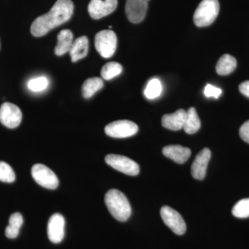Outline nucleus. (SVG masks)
I'll return each mask as SVG.
<instances>
[{
  "label": "nucleus",
  "instance_id": "f257e3e1",
  "mask_svg": "<svg viewBox=\"0 0 249 249\" xmlns=\"http://www.w3.org/2000/svg\"><path fill=\"white\" fill-rule=\"evenodd\" d=\"M73 9L71 0H58L47 14L34 20L31 24V34L35 37L46 35L54 28L67 22L73 15Z\"/></svg>",
  "mask_w": 249,
  "mask_h": 249
},
{
  "label": "nucleus",
  "instance_id": "f03ea898",
  "mask_svg": "<svg viewBox=\"0 0 249 249\" xmlns=\"http://www.w3.org/2000/svg\"><path fill=\"white\" fill-rule=\"evenodd\" d=\"M105 202L108 211L118 221L125 222L132 214L128 199L124 193L116 189H111L106 193Z\"/></svg>",
  "mask_w": 249,
  "mask_h": 249
},
{
  "label": "nucleus",
  "instance_id": "7ed1b4c3",
  "mask_svg": "<svg viewBox=\"0 0 249 249\" xmlns=\"http://www.w3.org/2000/svg\"><path fill=\"white\" fill-rule=\"evenodd\" d=\"M219 12L218 0H202L193 16L195 24L199 27H208L214 22Z\"/></svg>",
  "mask_w": 249,
  "mask_h": 249
},
{
  "label": "nucleus",
  "instance_id": "20e7f679",
  "mask_svg": "<svg viewBox=\"0 0 249 249\" xmlns=\"http://www.w3.org/2000/svg\"><path fill=\"white\" fill-rule=\"evenodd\" d=\"M95 47L101 56L109 58L115 53L117 47V37L111 30L100 31L95 36Z\"/></svg>",
  "mask_w": 249,
  "mask_h": 249
},
{
  "label": "nucleus",
  "instance_id": "39448f33",
  "mask_svg": "<svg viewBox=\"0 0 249 249\" xmlns=\"http://www.w3.org/2000/svg\"><path fill=\"white\" fill-rule=\"evenodd\" d=\"M31 175L37 184L47 189H55L58 186L56 175L45 165L40 163L34 165L31 168Z\"/></svg>",
  "mask_w": 249,
  "mask_h": 249
},
{
  "label": "nucleus",
  "instance_id": "423d86ee",
  "mask_svg": "<svg viewBox=\"0 0 249 249\" xmlns=\"http://www.w3.org/2000/svg\"><path fill=\"white\" fill-rule=\"evenodd\" d=\"M138 130L137 124L128 120L114 121L108 124L105 128V132L107 136L119 139L132 137L137 133Z\"/></svg>",
  "mask_w": 249,
  "mask_h": 249
},
{
  "label": "nucleus",
  "instance_id": "0eeeda50",
  "mask_svg": "<svg viewBox=\"0 0 249 249\" xmlns=\"http://www.w3.org/2000/svg\"><path fill=\"white\" fill-rule=\"evenodd\" d=\"M106 162L114 169L130 176H136L140 171L139 165L124 156L108 155L106 157Z\"/></svg>",
  "mask_w": 249,
  "mask_h": 249
},
{
  "label": "nucleus",
  "instance_id": "6e6552de",
  "mask_svg": "<svg viewBox=\"0 0 249 249\" xmlns=\"http://www.w3.org/2000/svg\"><path fill=\"white\" fill-rule=\"evenodd\" d=\"M160 217L167 227L175 234L183 235L186 231V224L181 214L169 206H165L160 211Z\"/></svg>",
  "mask_w": 249,
  "mask_h": 249
},
{
  "label": "nucleus",
  "instance_id": "1a4fd4ad",
  "mask_svg": "<svg viewBox=\"0 0 249 249\" xmlns=\"http://www.w3.org/2000/svg\"><path fill=\"white\" fill-rule=\"evenodd\" d=\"M22 114L20 109L11 103H4L0 107V122L5 127L16 128L21 124Z\"/></svg>",
  "mask_w": 249,
  "mask_h": 249
},
{
  "label": "nucleus",
  "instance_id": "9d476101",
  "mask_svg": "<svg viewBox=\"0 0 249 249\" xmlns=\"http://www.w3.org/2000/svg\"><path fill=\"white\" fill-rule=\"evenodd\" d=\"M117 4L118 0H91L88 12L93 19H101L114 12Z\"/></svg>",
  "mask_w": 249,
  "mask_h": 249
},
{
  "label": "nucleus",
  "instance_id": "9b49d317",
  "mask_svg": "<svg viewBox=\"0 0 249 249\" xmlns=\"http://www.w3.org/2000/svg\"><path fill=\"white\" fill-rule=\"evenodd\" d=\"M65 219L62 214L55 213L50 217L47 226V234L51 242L54 244L62 242L65 237Z\"/></svg>",
  "mask_w": 249,
  "mask_h": 249
},
{
  "label": "nucleus",
  "instance_id": "f8f14e48",
  "mask_svg": "<svg viewBox=\"0 0 249 249\" xmlns=\"http://www.w3.org/2000/svg\"><path fill=\"white\" fill-rule=\"evenodd\" d=\"M147 0H127L126 16L131 22L137 24L143 20L147 13Z\"/></svg>",
  "mask_w": 249,
  "mask_h": 249
},
{
  "label": "nucleus",
  "instance_id": "ddd939ff",
  "mask_svg": "<svg viewBox=\"0 0 249 249\" xmlns=\"http://www.w3.org/2000/svg\"><path fill=\"white\" fill-rule=\"evenodd\" d=\"M211 157V152L209 148H204L197 155L192 164V176L197 180L204 179L206 175L208 164Z\"/></svg>",
  "mask_w": 249,
  "mask_h": 249
},
{
  "label": "nucleus",
  "instance_id": "4468645a",
  "mask_svg": "<svg viewBox=\"0 0 249 249\" xmlns=\"http://www.w3.org/2000/svg\"><path fill=\"white\" fill-rule=\"evenodd\" d=\"M187 111L180 109L173 114H165L162 118V125L170 130H179L182 129L186 121Z\"/></svg>",
  "mask_w": 249,
  "mask_h": 249
},
{
  "label": "nucleus",
  "instance_id": "2eb2a0df",
  "mask_svg": "<svg viewBox=\"0 0 249 249\" xmlns=\"http://www.w3.org/2000/svg\"><path fill=\"white\" fill-rule=\"evenodd\" d=\"M163 154L165 157L173 160L176 163L182 164L190 158L191 151L188 147L179 145H172L163 147Z\"/></svg>",
  "mask_w": 249,
  "mask_h": 249
},
{
  "label": "nucleus",
  "instance_id": "dca6fc26",
  "mask_svg": "<svg viewBox=\"0 0 249 249\" xmlns=\"http://www.w3.org/2000/svg\"><path fill=\"white\" fill-rule=\"evenodd\" d=\"M88 48H89V41L86 36L77 38L70 49V53L71 56L72 62H75L85 58L88 53Z\"/></svg>",
  "mask_w": 249,
  "mask_h": 249
},
{
  "label": "nucleus",
  "instance_id": "f3484780",
  "mask_svg": "<svg viewBox=\"0 0 249 249\" xmlns=\"http://www.w3.org/2000/svg\"><path fill=\"white\" fill-rule=\"evenodd\" d=\"M73 34L69 29H65L59 33L58 44L55 48V53L58 56L70 52L73 45Z\"/></svg>",
  "mask_w": 249,
  "mask_h": 249
},
{
  "label": "nucleus",
  "instance_id": "a211bd4d",
  "mask_svg": "<svg viewBox=\"0 0 249 249\" xmlns=\"http://www.w3.org/2000/svg\"><path fill=\"white\" fill-rule=\"evenodd\" d=\"M237 67V60L229 54H224L218 60L216 65V71L220 76L230 74Z\"/></svg>",
  "mask_w": 249,
  "mask_h": 249
},
{
  "label": "nucleus",
  "instance_id": "6ab92c4d",
  "mask_svg": "<svg viewBox=\"0 0 249 249\" xmlns=\"http://www.w3.org/2000/svg\"><path fill=\"white\" fill-rule=\"evenodd\" d=\"M201 127V121L197 115L196 108L191 107L187 111L186 121L183 129L187 134H193L198 132Z\"/></svg>",
  "mask_w": 249,
  "mask_h": 249
},
{
  "label": "nucleus",
  "instance_id": "aec40b11",
  "mask_svg": "<svg viewBox=\"0 0 249 249\" xmlns=\"http://www.w3.org/2000/svg\"><path fill=\"white\" fill-rule=\"evenodd\" d=\"M9 226L5 230L6 237L9 239H15L19 235V229L23 224L22 214L19 213H15L9 218Z\"/></svg>",
  "mask_w": 249,
  "mask_h": 249
},
{
  "label": "nucleus",
  "instance_id": "412c9836",
  "mask_svg": "<svg viewBox=\"0 0 249 249\" xmlns=\"http://www.w3.org/2000/svg\"><path fill=\"white\" fill-rule=\"evenodd\" d=\"M103 85H103V80L98 77L85 80L82 88L83 97L85 98L92 97L95 93L102 89Z\"/></svg>",
  "mask_w": 249,
  "mask_h": 249
},
{
  "label": "nucleus",
  "instance_id": "4be33fe9",
  "mask_svg": "<svg viewBox=\"0 0 249 249\" xmlns=\"http://www.w3.org/2000/svg\"><path fill=\"white\" fill-rule=\"evenodd\" d=\"M123 71L122 65L116 62L106 64L101 70V76L105 80H109L121 74Z\"/></svg>",
  "mask_w": 249,
  "mask_h": 249
},
{
  "label": "nucleus",
  "instance_id": "5701e85b",
  "mask_svg": "<svg viewBox=\"0 0 249 249\" xmlns=\"http://www.w3.org/2000/svg\"><path fill=\"white\" fill-rule=\"evenodd\" d=\"M162 89L163 88L160 80L157 78H153L147 83L146 88L144 91V94L148 99H155L160 96Z\"/></svg>",
  "mask_w": 249,
  "mask_h": 249
},
{
  "label": "nucleus",
  "instance_id": "b1692460",
  "mask_svg": "<svg viewBox=\"0 0 249 249\" xmlns=\"http://www.w3.org/2000/svg\"><path fill=\"white\" fill-rule=\"evenodd\" d=\"M28 88L34 92H40L48 88L49 80L45 76L32 78L28 82Z\"/></svg>",
  "mask_w": 249,
  "mask_h": 249
},
{
  "label": "nucleus",
  "instance_id": "393cba45",
  "mask_svg": "<svg viewBox=\"0 0 249 249\" xmlns=\"http://www.w3.org/2000/svg\"><path fill=\"white\" fill-rule=\"evenodd\" d=\"M232 213L236 217L247 218L249 217V198L239 201L234 206Z\"/></svg>",
  "mask_w": 249,
  "mask_h": 249
},
{
  "label": "nucleus",
  "instance_id": "a878e982",
  "mask_svg": "<svg viewBox=\"0 0 249 249\" xmlns=\"http://www.w3.org/2000/svg\"><path fill=\"white\" fill-rule=\"evenodd\" d=\"M16 180V174L14 170L6 162L0 161V181L6 183H12Z\"/></svg>",
  "mask_w": 249,
  "mask_h": 249
},
{
  "label": "nucleus",
  "instance_id": "bb28decb",
  "mask_svg": "<svg viewBox=\"0 0 249 249\" xmlns=\"http://www.w3.org/2000/svg\"><path fill=\"white\" fill-rule=\"evenodd\" d=\"M222 90L214 87L212 85H207L205 88L204 95L207 98L214 97L215 98H219V96L222 94Z\"/></svg>",
  "mask_w": 249,
  "mask_h": 249
},
{
  "label": "nucleus",
  "instance_id": "cd10ccee",
  "mask_svg": "<svg viewBox=\"0 0 249 249\" xmlns=\"http://www.w3.org/2000/svg\"><path fill=\"white\" fill-rule=\"evenodd\" d=\"M240 135L242 140L249 143V121L245 122L240 127Z\"/></svg>",
  "mask_w": 249,
  "mask_h": 249
},
{
  "label": "nucleus",
  "instance_id": "c85d7f7f",
  "mask_svg": "<svg viewBox=\"0 0 249 249\" xmlns=\"http://www.w3.org/2000/svg\"><path fill=\"white\" fill-rule=\"evenodd\" d=\"M239 90L242 94L249 98V80L241 83L239 86Z\"/></svg>",
  "mask_w": 249,
  "mask_h": 249
},
{
  "label": "nucleus",
  "instance_id": "c756f323",
  "mask_svg": "<svg viewBox=\"0 0 249 249\" xmlns=\"http://www.w3.org/2000/svg\"><path fill=\"white\" fill-rule=\"evenodd\" d=\"M147 1H150V0H147Z\"/></svg>",
  "mask_w": 249,
  "mask_h": 249
}]
</instances>
